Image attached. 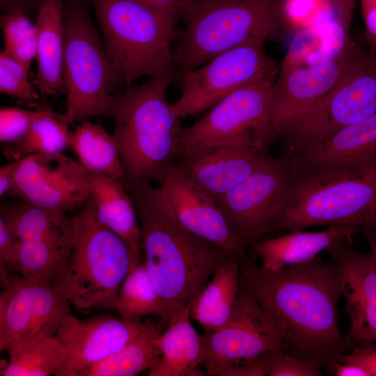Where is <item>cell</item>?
<instances>
[{
	"label": "cell",
	"mask_w": 376,
	"mask_h": 376,
	"mask_svg": "<svg viewBox=\"0 0 376 376\" xmlns=\"http://www.w3.org/2000/svg\"><path fill=\"white\" fill-rule=\"evenodd\" d=\"M265 375L268 376H320L322 375L318 361L300 358L286 353L281 349L270 350L260 359Z\"/></svg>",
	"instance_id": "d590c367"
},
{
	"label": "cell",
	"mask_w": 376,
	"mask_h": 376,
	"mask_svg": "<svg viewBox=\"0 0 376 376\" xmlns=\"http://www.w3.org/2000/svg\"><path fill=\"white\" fill-rule=\"evenodd\" d=\"M65 0H40L36 61L37 72L32 83L42 95L65 93L63 60Z\"/></svg>",
	"instance_id": "603a6c76"
},
{
	"label": "cell",
	"mask_w": 376,
	"mask_h": 376,
	"mask_svg": "<svg viewBox=\"0 0 376 376\" xmlns=\"http://www.w3.org/2000/svg\"><path fill=\"white\" fill-rule=\"evenodd\" d=\"M335 6L338 15V22L349 31L352 13L357 0H330Z\"/></svg>",
	"instance_id": "b9f144b4"
},
{
	"label": "cell",
	"mask_w": 376,
	"mask_h": 376,
	"mask_svg": "<svg viewBox=\"0 0 376 376\" xmlns=\"http://www.w3.org/2000/svg\"><path fill=\"white\" fill-rule=\"evenodd\" d=\"M264 42L251 38L182 72L180 95L172 104L175 115L179 118L195 116L244 86L276 78L279 67L267 54Z\"/></svg>",
	"instance_id": "8fae6325"
},
{
	"label": "cell",
	"mask_w": 376,
	"mask_h": 376,
	"mask_svg": "<svg viewBox=\"0 0 376 376\" xmlns=\"http://www.w3.org/2000/svg\"><path fill=\"white\" fill-rule=\"evenodd\" d=\"M289 171L292 199L276 230L352 224L376 242V162Z\"/></svg>",
	"instance_id": "5b68a950"
},
{
	"label": "cell",
	"mask_w": 376,
	"mask_h": 376,
	"mask_svg": "<svg viewBox=\"0 0 376 376\" xmlns=\"http://www.w3.org/2000/svg\"><path fill=\"white\" fill-rule=\"evenodd\" d=\"M363 234L366 235L368 241L369 245L370 246V249L373 251L375 258H376V242L374 237H373L371 234H370L368 232H364Z\"/></svg>",
	"instance_id": "f6af8a7d"
},
{
	"label": "cell",
	"mask_w": 376,
	"mask_h": 376,
	"mask_svg": "<svg viewBox=\"0 0 376 376\" xmlns=\"http://www.w3.org/2000/svg\"><path fill=\"white\" fill-rule=\"evenodd\" d=\"M0 26L4 40L3 49L30 71L36 54V25L24 11L14 9L3 13Z\"/></svg>",
	"instance_id": "836d02e7"
},
{
	"label": "cell",
	"mask_w": 376,
	"mask_h": 376,
	"mask_svg": "<svg viewBox=\"0 0 376 376\" xmlns=\"http://www.w3.org/2000/svg\"><path fill=\"white\" fill-rule=\"evenodd\" d=\"M289 171L376 162V113L301 152L281 157Z\"/></svg>",
	"instance_id": "44dd1931"
},
{
	"label": "cell",
	"mask_w": 376,
	"mask_h": 376,
	"mask_svg": "<svg viewBox=\"0 0 376 376\" xmlns=\"http://www.w3.org/2000/svg\"><path fill=\"white\" fill-rule=\"evenodd\" d=\"M333 370L337 376H369L362 367L352 363L336 361Z\"/></svg>",
	"instance_id": "ee69618b"
},
{
	"label": "cell",
	"mask_w": 376,
	"mask_h": 376,
	"mask_svg": "<svg viewBox=\"0 0 376 376\" xmlns=\"http://www.w3.org/2000/svg\"><path fill=\"white\" fill-rule=\"evenodd\" d=\"M275 80L264 79L235 91L211 107L198 121L184 128L180 157L217 146H247L268 151L275 140L271 113Z\"/></svg>",
	"instance_id": "30bf717a"
},
{
	"label": "cell",
	"mask_w": 376,
	"mask_h": 376,
	"mask_svg": "<svg viewBox=\"0 0 376 376\" xmlns=\"http://www.w3.org/2000/svg\"><path fill=\"white\" fill-rule=\"evenodd\" d=\"M361 1L362 6L376 4V0H361Z\"/></svg>",
	"instance_id": "bcb514c9"
},
{
	"label": "cell",
	"mask_w": 376,
	"mask_h": 376,
	"mask_svg": "<svg viewBox=\"0 0 376 376\" xmlns=\"http://www.w3.org/2000/svg\"><path fill=\"white\" fill-rule=\"evenodd\" d=\"M240 263L231 258L220 265L189 303L191 319L207 333L222 328L231 315L239 291Z\"/></svg>",
	"instance_id": "484cf974"
},
{
	"label": "cell",
	"mask_w": 376,
	"mask_h": 376,
	"mask_svg": "<svg viewBox=\"0 0 376 376\" xmlns=\"http://www.w3.org/2000/svg\"><path fill=\"white\" fill-rule=\"evenodd\" d=\"M338 361L357 364L362 367L369 376H376V343L370 340L360 341L350 353L341 356Z\"/></svg>",
	"instance_id": "74e56055"
},
{
	"label": "cell",
	"mask_w": 376,
	"mask_h": 376,
	"mask_svg": "<svg viewBox=\"0 0 376 376\" xmlns=\"http://www.w3.org/2000/svg\"><path fill=\"white\" fill-rule=\"evenodd\" d=\"M376 113V56L357 45L334 88L279 136L288 156L315 146Z\"/></svg>",
	"instance_id": "9c48e42d"
},
{
	"label": "cell",
	"mask_w": 376,
	"mask_h": 376,
	"mask_svg": "<svg viewBox=\"0 0 376 376\" xmlns=\"http://www.w3.org/2000/svg\"><path fill=\"white\" fill-rule=\"evenodd\" d=\"M74 238L75 229L34 240L19 241L13 272L24 279L52 285L66 267Z\"/></svg>",
	"instance_id": "4316f807"
},
{
	"label": "cell",
	"mask_w": 376,
	"mask_h": 376,
	"mask_svg": "<svg viewBox=\"0 0 376 376\" xmlns=\"http://www.w3.org/2000/svg\"><path fill=\"white\" fill-rule=\"evenodd\" d=\"M90 198L96 219L129 246L135 267L142 249L141 228L134 202L125 185L108 175L92 172Z\"/></svg>",
	"instance_id": "7402d4cb"
},
{
	"label": "cell",
	"mask_w": 376,
	"mask_h": 376,
	"mask_svg": "<svg viewBox=\"0 0 376 376\" xmlns=\"http://www.w3.org/2000/svg\"><path fill=\"white\" fill-rule=\"evenodd\" d=\"M19 242L15 233L0 216V261L13 272Z\"/></svg>",
	"instance_id": "f35d334b"
},
{
	"label": "cell",
	"mask_w": 376,
	"mask_h": 376,
	"mask_svg": "<svg viewBox=\"0 0 376 376\" xmlns=\"http://www.w3.org/2000/svg\"><path fill=\"white\" fill-rule=\"evenodd\" d=\"M63 80L66 95L64 120L71 125L106 116L109 103L125 85L82 0H65Z\"/></svg>",
	"instance_id": "52a82bcc"
},
{
	"label": "cell",
	"mask_w": 376,
	"mask_h": 376,
	"mask_svg": "<svg viewBox=\"0 0 376 376\" xmlns=\"http://www.w3.org/2000/svg\"><path fill=\"white\" fill-rule=\"evenodd\" d=\"M240 281L272 318L286 353L333 370V363L354 347L339 327L342 292L336 267L319 254L276 272L242 262Z\"/></svg>",
	"instance_id": "6da1fadb"
},
{
	"label": "cell",
	"mask_w": 376,
	"mask_h": 376,
	"mask_svg": "<svg viewBox=\"0 0 376 376\" xmlns=\"http://www.w3.org/2000/svg\"><path fill=\"white\" fill-rule=\"evenodd\" d=\"M157 324L147 320L137 334L120 350L81 371L78 376H134L155 366L161 356Z\"/></svg>",
	"instance_id": "83f0119b"
},
{
	"label": "cell",
	"mask_w": 376,
	"mask_h": 376,
	"mask_svg": "<svg viewBox=\"0 0 376 376\" xmlns=\"http://www.w3.org/2000/svg\"><path fill=\"white\" fill-rule=\"evenodd\" d=\"M125 188L140 223L145 264L162 301L161 319L168 324L204 288L214 271L235 258L182 226L160 187L128 179Z\"/></svg>",
	"instance_id": "7a4b0ae2"
},
{
	"label": "cell",
	"mask_w": 376,
	"mask_h": 376,
	"mask_svg": "<svg viewBox=\"0 0 376 376\" xmlns=\"http://www.w3.org/2000/svg\"><path fill=\"white\" fill-rule=\"evenodd\" d=\"M115 309L123 319L131 322H140L142 317L151 314L162 318V301L145 263H139L125 278Z\"/></svg>",
	"instance_id": "d6a6232c"
},
{
	"label": "cell",
	"mask_w": 376,
	"mask_h": 376,
	"mask_svg": "<svg viewBox=\"0 0 376 376\" xmlns=\"http://www.w3.org/2000/svg\"><path fill=\"white\" fill-rule=\"evenodd\" d=\"M69 146L86 169L111 177L125 187L127 177L113 135L100 123L82 122L72 132Z\"/></svg>",
	"instance_id": "f1b7e54d"
},
{
	"label": "cell",
	"mask_w": 376,
	"mask_h": 376,
	"mask_svg": "<svg viewBox=\"0 0 376 376\" xmlns=\"http://www.w3.org/2000/svg\"><path fill=\"white\" fill-rule=\"evenodd\" d=\"M177 53L182 72L253 38L279 40L288 31L285 0H185Z\"/></svg>",
	"instance_id": "277c9868"
},
{
	"label": "cell",
	"mask_w": 376,
	"mask_h": 376,
	"mask_svg": "<svg viewBox=\"0 0 376 376\" xmlns=\"http://www.w3.org/2000/svg\"><path fill=\"white\" fill-rule=\"evenodd\" d=\"M73 218L71 254L52 286L79 311L115 309L121 285L134 268L130 248L99 224L91 198Z\"/></svg>",
	"instance_id": "8992f818"
},
{
	"label": "cell",
	"mask_w": 376,
	"mask_h": 376,
	"mask_svg": "<svg viewBox=\"0 0 376 376\" xmlns=\"http://www.w3.org/2000/svg\"><path fill=\"white\" fill-rule=\"evenodd\" d=\"M292 196V180L283 159L269 157L216 201L232 230L250 243L276 230Z\"/></svg>",
	"instance_id": "7c38bea8"
},
{
	"label": "cell",
	"mask_w": 376,
	"mask_h": 376,
	"mask_svg": "<svg viewBox=\"0 0 376 376\" xmlns=\"http://www.w3.org/2000/svg\"><path fill=\"white\" fill-rule=\"evenodd\" d=\"M352 236L343 237L326 249L336 267L350 326L346 338L354 346L362 340L376 343V258L370 249L353 248Z\"/></svg>",
	"instance_id": "ac0fdd59"
},
{
	"label": "cell",
	"mask_w": 376,
	"mask_h": 376,
	"mask_svg": "<svg viewBox=\"0 0 376 376\" xmlns=\"http://www.w3.org/2000/svg\"><path fill=\"white\" fill-rule=\"evenodd\" d=\"M16 181L22 200L68 212L89 200L93 175L62 152L40 153L20 159Z\"/></svg>",
	"instance_id": "9a60e30c"
},
{
	"label": "cell",
	"mask_w": 376,
	"mask_h": 376,
	"mask_svg": "<svg viewBox=\"0 0 376 376\" xmlns=\"http://www.w3.org/2000/svg\"><path fill=\"white\" fill-rule=\"evenodd\" d=\"M40 0H0L1 13H6L14 9H19L29 13L36 6L39 5Z\"/></svg>",
	"instance_id": "7bdbcfd3"
},
{
	"label": "cell",
	"mask_w": 376,
	"mask_h": 376,
	"mask_svg": "<svg viewBox=\"0 0 376 376\" xmlns=\"http://www.w3.org/2000/svg\"><path fill=\"white\" fill-rule=\"evenodd\" d=\"M70 305L52 285L15 273L0 293V350L10 359L33 342L54 336Z\"/></svg>",
	"instance_id": "5bb4252c"
},
{
	"label": "cell",
	"mask_w": 376,
	"mask_h": 376,
	"mask_svg": "<svg viewBox=\"0 0 376 376\" xmlns=\"http://www.w3.org/2000/svg\"><path fill=\"white\" fill-rule=\"evenodd\" d=\"M29 70L2 49L0 52V93L14 96L33 105L39 100L38 91L29 80Z\"/></svg>",
	"instance_id": "e575fe53"
},
{
	"label": "cell",
	"mask_w": 376,
	"mask_h": 376,
	"mask_svg": "<svg viewBox=\"0 0 376 376\" xmlns=\"http://www.w3.org/2000/svg\"><path fill=\"white\" fill-rule=\"evenodd\" d=\"M66 351L54 336L36 340L8 361L1 360V376L55 375L63 367Z\"/></svg>",
	"instance_id": "1f68e13d"
},
{
	"label": "cell",
	"mask_w": 376,
	"mask_h": 376,
	"mask_svg": "<svg viewBox=\"0 0 376 376\" xmlns=\"http://www.w3.org/2000/svg\"><path fill=\"white\" fill-rule=\"evenodd\" d=\"M20 159L15 160L0 169V196H12L21 199L16 173L19 166Z\"/></svg>",
	"instance_id": "60d3db41"
},
{
	"label": "cell",
	"mask_w": 376,
	"mask_h": 376,
	"mask_svg": "<svg viewBox=\"0 0 376 376\" xmlns=\"http://www.w3.org/2000/svg\"><path fill=\"white\" fill-rule=\"evenodd\" d=\"M69 125L62 115L48 107H40L36 110L26 135L10 143L6 155L19 160L33 154L62 152L70 145Z\"/></svg>",
	"instance_id": "4dcf8cb0"
},
{
	"label": "cell",
	"mask_w": 376,
	"mask_h": 376,
	"mask_svg": "<svg viewBox=\"0 0 376 376\" xmlns=\"http://www.w3.org/2000/svg\"><path fill=\"white\" fill-rule=\"evenodd\" d=\"M1 216L20 242L34 240L75 229L73 216L26 200L3 203Z\"/></svg>",
	"instance_id": "f546056e"
},
{
	"label": "cell",
	"mask_w": 376,
	"mask_h": 376,
	"mask_svg": "<svg viewBox=\"0 0 376 376\" xmlns=\"http://www.w3.org/2000/svg\"><path fill=\"white\" fill-rule=\"evenodd\" d=\"M356 47L350 42L331 59L305 66H283L272 91L275 139L334 88L349 65Z\"/></svg>",
	"instance_id": "2e32d148"
},
{
	"label": "cell",
	"mask_w": 376,
	"mask_h": 376,
	"mask_svg": "<svg viewBox=\"0 0 376 376\" xmlns=\"http://www.w3.org/2000/svg\"><path fill=\"white\" fill-rule=\"evenodd\" d=\"M142 323L109 315L80 320L71 313L55 335L66 351L65 363L56 376H78L127 344L139 331Z\"/></svg>",
	"instance_id": "d6986e66"
},
{
	"label": "cell",
	"mask_w": 376,
	"mask_h": 376,
	"mask_svg": "<svg viewBox=\"0 0 376 376\" xmlns=\"http://www.w3.org/2000/svg\"><path fill=\"white\" fill-rule=\"evenodd\" d=\"M268 151L247 146H217L182 155L180 170L217 200L233 189L269 157Z\"/></svg>",
	"instance_id": "ffe728a7"
},
{
	"label": "cell",
	"mask_w": 376,
	"mask_h": 376,
	"mask_svg": "<svg viewBox=\"0 0 376 376\" xmlns=\"http://www.w3.org/2000/svg\"><path fill=\"white\" fill-rule=\"evenodd\" d=\"M171 75L128 85L111 99L106 117L127 179L162 183L177 166L183 127L167 97Z\"/></svg>",
	"instance_id": "3957f363"
},
{
	"label": "cell",
	"mask_w": 376,
	"mask_h": 376,
	"mask_svg": "<svg viewBox=\"0 0 376 376\" xmlns=\"http://www.w3.org/2000/svg\"><path fill=\"white\" fill-rule=\"evenodd\" d=\"M148 6L174 27L185 0H136Z\"/></svg>",
	"instance_id": "ab89813d"
},
{
	"label": "cell",
	"mask_w": 376,
	"mask_h": 376,
	"mask_svg": "<svg viewBox=\"0 0 376 376\" xmlns=\"http://www.w3.org/2000/svg\"><path fill=\"white\" fill-rule=\"evenodd\" d=\"M160 189L174 216L187 230L241 263L249 260L246 252L249 243L232 230L216 200L187 178L178 165Z\"/></svg>",
	"instance_id": "e0dca14e"
},
{
	"label": "cell",
	"mask_w": 376,
	"mask_h": 376,
	"mask_svg": "<svg viewBox=\"0 0 376 376\" xmlns=\"http://www.w3.org/2000/svg\"><path fill=\"white\" fill-rule=\"evenodd\" d=\"M105 48L125 86L143 76L172 75L173 29L136 0H89Z\"/></svg>",
	"instance_id": "ba28073f"
},
{
	"label": "cell",
	"mask_w": 376,
	"mask_h": 376,
	"mask_svg": "<svg viewBox=\"0 0 376 376\" xmlns=\"http://www.w3.org/2000/svg\"><path fill=\"white\" fill-rule=\"evenodd\" d=\"M189 306L181 307L171 318L166 331L161 334V356L148 372L149 376H201V336L190 322Z\"/></svg>",
	"instance_id": "d4e9b609"
},
{
	"label": "cell",
	"mask_w": 376,
	"mask_h": 376,
	"mask_svg": "<svg viewBox=\"0 0 376 376\" xmlns=\"http://www.w3.org/2000/svg\"><path fill=\"white\" fill-rule=\"evenodd\" d=\"M201 366L210 376H217L228 366L258 363L270 350L284 351L272 318L251 289L240 281L228 322L217 331L201 336Z\"/></svg>",
	"instance_id": "4fadbf2b"
},
{
	"label": "cell",
	"mask_w": 376,
	"mask_h": 376,
	"mask_svg": "<svg viewBox=\"0 0 376 376\" xmlns=\"http://www.w3.org/2000/svg\"><path fill=\"white\" fill-rule=\"evenodd\" d=\"M371 50H372V49H371ZM372 51L375 53V56H376V50H372Z\"/></svg>",
	"instance_id": "7dc6e473"
},
{
	"label": "cell",
	"mask_w": 376,
	"mask_h": 376,
	"mask_svg": "<svg viewBox=\"0 0 376 376\" xmlns=\"http://www.w3.org/2000/svg\"><path fill=\"white\" fill-rule=\"evenodd\" d=\"M361 231V227L352 224H331L318 232L294 231L276 238L256 239L249 245L252 251L262 259L261 267L276 272L308 261L338 240Z\"/></svg>",
	"instance_id": "cb8c5ba5"
},
{
	"label": "cell",
	"mask_w": 376,
	"mask_h": 376,
	"mask_svg": "<svg viewBox=\"0 0 376 376\" xmlns=\"http://www.w3.org/2000/svg\"><path fill=\"white\" fill-rule=\"evenodd\" d=\"M35 111L15 107H1V142L10 144L22 139L30 128Z\"/></svg>",
	"instance_id": "8d00e7d4"
}]
</instances>
